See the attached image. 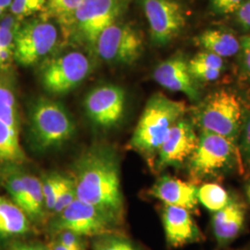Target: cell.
<instances>
[{"instance_id":"1","label":"cell","mask_w":250,"mask_h":250,"mask_svg":"<svg viewBox=\"0 0 250 250\" xmlns=\"http://www.w3.org/2000/svg\"><path fill=\"white\" fill-rule=\"evenodd\" d=\"M77 198L123 221L125 201L120 162L111 147L98 145L83 152L72 172Z\"/></svg>"},{"instance_id":"2","label":"cell","mask_w":250,"mask_h":250,"mask_svg":"<svg viewBox=\"0 0 250 250\" xmlns=\"http://www.w3.org/2000/svg\"><path fill=\"white\" fill-rule=\"evenodd\" d=\"M188 111L186 102L156 93L147 100L127 147L141 155L154 168L159 149L170 128Z\"/></svg>"},{"instance_id":"3","label":"cell","mask_w":250,"mask_h":250,"mask_svg":"<svg viewBox=\"0 0 250 250\" xmlns=\"http://www.w3.org/2000/svg\"><path fill=\"white\" fill-rule=\"evenodd\" d=\"M241 161L237 144L218 134L201 132L197 148L187 162L188 174L191 182L197 184L223 176L240 167Z\"/></svg>"},{"instance_id":"4","label":"cell","mask_w":250,"mask_h":250,"mask_svg":"<svg viewBox=\"0 0 250 250\" xmlns=\"http://www.w3.org/2000/svg\"><path fill=\"white\" fill-rule=\"evenodd\" d=\"M75 132L72 117L61 103L46 98L37 99L30 114V140L38 152L57 148Z\"/></svg>"},{"instance_id":"5","label":"cell","mask_w":250,"mask_h":250,"mask_svg":"<svg viewBox=\"0 0 250 250\" xmlns=\"http://www.w3.org/2000/svg\"><path fill=\"white\" fill-rule=\"evenodd\" d=\"M244 111L240 99L228 90L208 95L197 107L194 121L201 132L218 134L238 145Z\"/></svg>"},{"instance_id":"6","label":"cell","mask_w":250,"mask_h":250,"mask_svg":"<svg viewBox=\"0 0 250 250\" xmlns=\"http://www.w3.org/2000/svg\"><path fill=\"white\" fill-rule=\"evenodd\" d=\"M26 155L21 144V121L14 83L9 71H0V174L21 166Z\"/></svg>"},{"instance_id":"7","label":"cell","mask_w":250,"mask_h":250,"mask_svg":"<svg viewBox=\"0 0 250 250\" xmlns=\"http://www.w3.org/2000/svg\"><path fill=\"white\" fill-rule=\"evenodd\" d=\"M121 223L122 221L113 215L77 198L62 212L51 217L48 230L51 236L63 230H68L84 237H96L119 232L118 226Z\"/></svg>"},{"instance_id":"8","label":"cell","mask_w":250,"mask_h":250,"mask_svg":"<svg viewBox=\"0 0 250 250\" xmlns=\"http://www.w3.org/2000/svg\"><path fill=\"white\" fill-rule=\"evenodd\" d=\"M128 0H84L76 9L69 28L93 52L101 33L123 14Z\"/></svg>"},{"instance_id":"9","label":"cell","mask_w":250,"mask_h":250,"mask_svg":"<svg viewBox=\"0 0 250 250\" xmlns=\"http://www.w3.org/2000/svg\"><path fill=\"white\" fill-rule=\"evenodd\" d=\"M91 70L92 62L85 54L70 51L45 63L40 78L47 92L52 95H64L85 80Z\"/></svg>"},{"instance_id":"10","label":"cell","mask_w":250,"mask_h":250,"mask_svg":"<svg viewBox=\"0 0 250 250\" xmlns=\"http://www.w3.org/2000/svg\"><path fill=\"white\" fill-rule=\"evenodd\" d=\"M0 184L9 197L29 217L31 223L39 224L45 217V208L42 182L39 178L13 166L3 171Z\"/></svg>"},{"instance_id":"11","label":"cell","mask_w":250,"mask_h":250,"mask_svg":"<svg viewBox=\"0 0 250 250\" xmlns=\"http://www.w3.org/2000/svg\"><path fill=\"white\" fill-rule=\"evenodd\" d=\"M59 33L53 23L35 20L21 24L15 36L14 59L29 67L42 61L55 49Z\"/></svg>"},{"instance_id":"12","label":"cell","mask_w":250,"mask_h":250,"mask_svg":"<svg viewBox=\"0 0 250 250\" xmlns=\"http://www.w3.org/2000/svg\"><path fill=\"white\" fill-rule=\"evenodd\" d=\"M142 35L129 24L113 23L99 36L94 52L107 62L132 64L143 53Z\"/></svg>"},{"instance_id":"13","label":"cell","mask_w":250,"mask_h":250,"mask_svg":"<svg viewBox=\"0 0 250 250\" xmlns=\"http://www.w3.org/2000/svg\"><path fill=\"white\" fill-rule=\"evenodd\" d=\"M141 5L154 45L170 44L187 26V12L177 0H142Z\"/></svg>"},{"instance_id":"14","label":"cell","mask_w":250,"mask_h":250,"mask_svg":"<svg viewBox=\"0 0 250 250\" xmlns=\"http://www.w3.org/2000/svg\"><path fill=\"white\" fill-rule=\"evenodd\" d=\"M198 140L194 124L183 117L170 128L161 145L154 169L162 171L169 167H182L196 150Z\"/></svg>"},{"instance_id":"15","label":"cell","mask_w":250,"mask_h":250,"mask_svg":"<svg viewBox=\"0 0 250 250\" xmlns=\"http://www.w3.org/2000/svg\"><path fill=\"white\" fill-rule=\"evenodd\" d=\"M126 96L114 84L100 85L91 90L84 99V109L90 120L101 127H112L124 116Z\"/></svg>"},{"instance_id":"16","label":"cell","mask_w":250,"mask_h":250,"mask_svg":"<svg viewBox=\"0 0 250 250\" xmlns=\"http://www.w3.org/2000/svg\"><path fill=\"white\" fill-rule=\"evenodd\" d=\"M161 220L168 246L173 249L200 242L203 234L192 212L184 208L164 205Z\"/></svg>"},{"instance_id":"17","label":"cell","mask_w":250,"mask_h":250,"mask_svg":"<svg viewBox=\"0 0 250 250\" xmlns=\"http://www.w3.org/2000/svg\"><path fill=\"white\" fill-rule=\"evenodd\" d=\"M153 78L165 89L183 93L192 101L199 99L197 81L191 75L183 55H174L160 63L154 70Z\"/></svg>"},{"instance_id":"18","label":"cell","mask_w":250,"mask_h":250,"mask_svg":"<svg viewBox=\"0 0 250 250\" xmlns=\"http://www.w3.org/2000/svg\"><path fill=\"white\" fill-rule=\"evenodd\" d=\"M197 185L191 181L163 175L155 182L148 193L164 205L184 208L193 212L197 211Z\"/></svg>"},{"instance_id":"19","label":"cell","mask_w":250,"mask_h":250,"mask_svg":"<svg viewBox=\"0 0 250 250\" xmlns=\"http://www.w3.org/2000/svg\"><path fill=\"white\" fill-rule=\"evenodd\" d=\"M213 213L212 231L216 241L222 247L232 243L244 229L246 207L239 200L232 198L224 208Z\"/></svg>"},{"instance_id":"20","label":"cell","mask_w":250,"mask_h":250,"mask_svg":"<svg viewBox=\"0 0 250 250\" xmlns=\"http://www.w3.org/2000/svg\"><path fill=\"white\" fill-rule=\"evenodd\" d=\"M32 230L26 213L9 197L0 195V245L7 248Z\"/></svg>"},{"instance_id":"21","label":"cell","mask_w":250,"mask_h":250,"mask_svg":"<svg viewBox=\"0 0 250 250\" xmlns=\"http://www.w3.org/2000/svg\"><path fill=\"white\" fill-rule=\"evenodd\" d=\"M197 45L204 51L221 58H230L240 50V40L230 31L223 29H208L195 39Z\"/></svg>"},{"instance_id":"22","label":"cell","mask_w":250,"mask_h":250,"mask_svg":"<svg viewBox=\"0 0 250 250\" xmlns=\"http://www.w3.org/2000/svg\"><path fill=\"white\" fill-rule=\"evenodd\" d=\"M191 75L197 82L211 83L218 80L224 70L223 58L208 51L196 54L188 62Z\"/></svg>"},{"instance_id":"23","label":"cell","mask_w":250,"mask_h":250,"mask_svg":"<svg viewBox=\"0 0 250 250\" xmlns=\"http://www.w3.org/2000/svg\"><path fill=\"white\" fill-rule=\"evenodd\" d=\"M21 24V20L12 14L0 19V71L9 70L14 59L15 36Z\"/></svg>"},{"instance_id":"24","label":"cell","mask_w":250,"mask_h":250,"mask_svg":"<svg viewBox=\"0 0 250 250\" xmlns=\"http://www.w3.org/2000/svg\"><path fill=\"white\" fill-rule=\"evenodd\" d=\"M197 197L198 202L211 212L222 209L232 199L227 190L216 183H207L198 188Z\"/></svg>"},{"instance_id":"25","label":"cell","mask_w":250,"mask_h":250,"mask_svg":"<svg viewBox=\"0 0 250 250\" xmlns=\"http://www.w3.org/2000/svg\"><path fill=\"white\" fill-rule=\"evenodd\" d=\"M83 1L84 0H46V17L58 19L62 25L69 28L74 12Z\"/></svg>"},{"instance_id":"26","label":"cell","mask_w":250,"mask_h":250,"mask_svg":"<svg viewBox=\"0 0 250 250\" xmlns=\"http://www.w3.org/2000/svg\"><path fill=\"white\" fill-rule=\"evenodd\" d=\"M93 250H139L134 243L120 232H111L93 237Z\"/></svg>"},{"instance_id":"27","label":"cell","mask_w":250,"mask_h":250,"mask_svg":"<svg viewBox=\"0 0 250 250\" xmlns=\"http://www.w3.org/2000/svg\"><path fill=\"white\" fill-rule=\"evenodd\" d=\"M66 176L59 172H51L41 179L46 211L52 213L57 197L62 188Z\"/></svg>"},{"instance_id":"28","label":"cell","mask_w":250,"mask_h":250,"mask_svg":"<svg viewBox=\"0 0 250 250\" xmlns=\"http://www.w3.org/2000/svg\"><path fill=\"white\" fill-rule=\"evenodd\" d=\"M76 199H77V195H76L74 182L72 180V176H66L64 185L59 196L57 197L56 204L51 214L54 216L62 212L66 208H68Z\"/></svg>"},{"instance_id":"29","label":"cell","mask_w":250,"mask_h":250,"mask_svg":"<svg viewBox=\"0 0 250 250\" xmlns=\"http://www.w3.org/2000/svg\"><path fill=\"white\" fill-rule=\"evenodd\" d=\"M45 2L42 0H12L10 4L11 14L22 20L45 8Z\"/></svg>"},{"instance_id":"30","label":"cell","mask_w":250,"mask_h":250,"mask_svg":"<svg viewBox=\"0 0 250 250\" xmlns=\"http://www.w3.org/2000/svg\"><path fill=\"white\" fill-rule=\"evenodd\" d=\"M52 237L53 239L60 242L63 246L69 248L70 250H86V241L84 239V236L72 231L63 230L56 233Z\"/></svg>"},{"instance_id":"31","label":"cell","mask_w":250,"mask_h":250,"mask_svg":"<svg viewBox=\"0 0 250 250\" xmlns=\"http://www.w3.org/2000/svg\"><path fill=\"white\" fill-rule=\"evenodd\" d=\"M238 148L242 161L250 168V112L245 117L238 140Z\"/></svg>"},{"instance_id":"32","label":"cell","mask_w":250,"mask_h":250,"mask_svg":"<svg viewBox=\"0 0 250 250\" xmlns=\"http://www.w3.org/2000/svg\"><path fill=\"white\" fill-rule=\"evenodd\" d=\"M244 0H209L210 7L215 14L230 15L234 14Z\"/></svg>"},{"instance_id":"33","label":"cell","mask_w":250,"mask_h":250,"mask_svg":"<svg viewBox=\"0 0 250 250\" xmlns=\"http://www.w3.org/2000/svg\"><path fill=\"white\" fill-rule=\"evenodd\" d=\"M234 14L239 26L250 31V0H244Z\"/></svg>"},{"instance_id":"34","label":"cell","mask_w":250,"mask_h":250,"mask_svg":"<svg viewBox=\"0 0 250 250\" xmlns=\"http://www.w3.org/2000/svg\"><path fill=\"white\" fill-rule=\"evenodd\" d=\"M239 54L241 56L243 69L250 77V33L242 37Z\"/></svg>"},{"instance_id":"35","label":"cell","mask_w":250,"mask_h":250,"mask_svg":"<svg viewBox=\"0 0 250 250\" xmlns=\"http://www.w3.org/2000/svg\"><path fill=\"white\" fill-rule=\"evenodd\" d=\"M7 250H48L45 245L32 242H22L21 240L13 242L7 248Z\"/></svg>"},{"instance_id":"36","label":"cell","mask_w":250,"mask_h":250,"mask_svg":"<svg viewBox=\"0 0 250 250\" xmlns=\"http://www.w3.org/2000/svg\"><path fill=\"white\" fill-rule=\"evenodd\" d=\"M46 247L48 250H70L69 248L63 246L62 244H61L60 242H58L55 239H52V241L50 242Z\"/></svg>"},{"instance_id":"37","label":"cell","mask_w":250,"mask_h":250,"mask_svg":"<svg viewBox=\"0 0 250 250\" xmlns=\"http://www.w3.org/2000/svg\"><path fill=\"white\" fill-rule=\"evenodd\" d=\"M11 1L12 0H0V18L2 17L3 13L7 10V9H9L10 7Z\"/></svg>"},{"instance_id":"38","label":"cell","mask_w":250,"mask_h":250,"mask_svg":"<svg viewBox=\"0 0 250 250\" xmlns=\"http://www.w3.org/2000/svg\"><path fill=\"white\" fill-rule=\"evenodd\" d=\"M246 195H247V198H248V200H249L250 204V180L249 181V183H248L247 188H246Z\"/></svg>"},{"instance_id":"39","label":"cell","mask_w":250,"mask_h":250,"mask_svg":"<svg viewBox=\"0 0 250 250\" xmlns=\"http://www.w3.org/2000/svg\"><path fill=\"white\" fill-rule=\"evenodd\" d=\"M42 1H44V2H45V4H46V0H42Z\"/></svg>"}]
</instances>
